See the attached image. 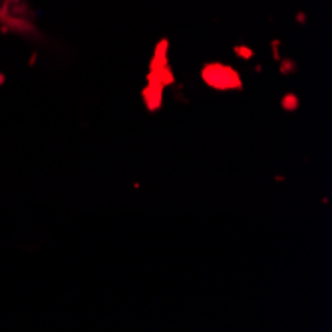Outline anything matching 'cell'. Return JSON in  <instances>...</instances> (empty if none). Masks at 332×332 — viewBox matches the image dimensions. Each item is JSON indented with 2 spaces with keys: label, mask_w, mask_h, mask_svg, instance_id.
Masks as SVG:
<instances>
[{
  "label": "cell",
  "mask_w": 332,
  "mask_h": 332,
  "mask_svg": "<svg viewBox=\"0 0 332 332\" xmlns=\"http://www.w3.org/2000/svg\"><path fill=\"white\" fill-rule=\"evenodd\" d=\"M199 78L213 92H243L245 88V82L239 70H235L231 64L219 60L205 62L199 70Z\"/></svg>",
  "instance_id": "6da1fadb"
},
{
  "label": "cell",
  "mask_w": 332,
  "mask_h": 332,
  "mask_svg": "<svg viewBox=\"0 0 332 332\" xmlns=\"http://www.w3.org/2000/svg\"><path fill=\"white\" fill-rule=\"evenodd\" d=\"M140 97L147 114H159L165 106V88L159 84L145 82V86L140 90Z\"/></svg>",
  "instance_id": "7a4b0ae2"
},
{
  "label": "cell",
  "mask_w": 332,
  "mask_h": 332,
  "mask_svg": "<svg viewBox=\"0 0 332 332\" xmlns=\"http://www.w3.org/2000/svg\"><path fill=\"white\" fill-rule=\"evenodd\" d=\"M145 82L159 84V86H163V88H171V86L177 82V78H175L173 68L167 64V66H161V68H151V70H147V74H145Z\"/></svg>",
  "instance_id": "3957f363"
},
{
  "label": "cell",
  "mask_w": 332,
  "mask_h": 332,
  "mask_svg": "<svg viewBox=\"0 0 332 332\" xmlns=\"http://www.w3.org/2000/svg\"><path fill=\"white\" fill-rule=\"evenodd\" d=\"M169 64V38H159L153 46V54L149 58V64H147V70L151 68H161Z\"/></svg>",
  "instance_id": "277c9868"
},
{
  "label": "cell",
  "mask_w": 332,
  "mask_h": 332,
  "mask_svg": "<svg viewBox=\"0 0 332 332\" xmlns=\"http://www.w3.org/2000/svg\"><path fill=\"white\" fill-rule=\"evenodd\" d=\"M279 106H281V110L286 112V114H294V112L301 110L303 99H301V95L296 94V92H285V94L281 95V99H279Z\"/></svg>",
  "instance_id": "5b68a950"
},
{
  "label": "cell",
  "mask_w": 332,
  "mask_h": 332,
  "mask_svg": "<svg viewBox=\"0 0 332 332\" xmlns=\"http://www.w3.org/2000/svg\"><path fill=\"white\" fill-rule=\"evenodd\" d=\"M279 72H281V76H294L296 72H298V62L294 60V58H281L279 60Z\"/></svg>",
  "instance_id": "8992f818"
},
{
  "label": "cell",
  "mask_w": 332,
  "mask_h": 332,
  "mask_svg": "<svg viewBox=\"0 0 332 332\" xmlns=\"http://www.w3.org/2000/svg\"><path fill=\"white\" fill-rule=\"evenodd\" d=\"M233 54L237 56L239 60H243V62H251L253 58H255V50L249 46V44H245V42H239L233 46Z\"/></svg>",
  "instance_id": "52a82bcc"
},
{
  "label": "cell",
  "mask_w": 332,
  "mask_h": 332,
  "mask_svg": "<svg viewBox=\"0 0 332 332\" xmlns=\"http://www.w3.org/2000/svg\"><path fill=\"white\" fill-rule=\"evenodd\" d=\"M171 88H173V97H175V99H179L181 104H189V99L183 95V88H185V86H183L181 82H175Z\"/></svg>",
  "instance_id": "ba28073f"
},
{
  "label": "cell",
  "mask_w": 332,
  "mask_h": 332,
  "mask_svg": "<svg viewBox=\"0 0 332 332\" xmlns=\"http://www.w3.org/2000/svg\"><path fill=\"white\" fill-rule=\"evenodd\" d=\"M281 46H283V42H281L279 38H273V40H271V54H273V60H277V62L283 58Z\"/></svg>",
  "instance_id": "9c48e42d"
},
{
  "label": "cell",
  "mask_w": 332,
  "mask_h": 332,
  "mask_svg": "<svg viewBox=\"0 0 332 332\" xmlns=\"http://www.w3.org/2000/svg\"><path fill=\"white\" fill-rule=\"evenodd\" d=\"M294 22L298 24V26H307V22H309L307 12H305V10H298V12L294 14Z\"/></svg>",
  "instance_id": "30bf717a"
},
{
  "label": "cell",
  "mask_w": 332,
  "mask_h": 332,
  "mask_svg": "<svg viewBox=\"0 0 332 332\" xmlns=\"http://www.w3.org/2000/svg\"><path fill=\"white\" fill-rule=\"evenodd\" d=\"M36 64H38V52H32L28 58V68H34Z\"/></svg>",
  "instance_id": "8fae6325"
},
{
  "label": "cell",
  "mask_w": 332,
  "mask_h": 332,
  "mask_svg": "<svg viewBox=\"0 0 332 332\" xmlns=\"http://www.w3.org/2000/svg\"><path fill=\"white\" fill-rule=\"evenodd\" d=\"M273 179H275V183H286V181H288V177H286V175H281V173L275 175Z\"/></svg>",
  "instance_id": "7c38bea8"
},
{
  "label": "cell",
  "mask_w": 332,
  "mask_h": 332,
  "mask_svg": "<svg viewBox=\"0 0 332 332\" xmlns=\"http://www.w3.org/2000/svg\"><path fill=\"white\" fill-rule=\"evenodd\" d=\"M4 84H6V74H4V72H0V88H2Z\"/></svg>",
  "instance_id": "4fadbf2b"
},
{
  "label": "cell",
  "mask_w": 332,
  "mask_h": 332,
  "mask_svg": "<svg viewBox=\"0 0 332 332\" xmlns=\"http://www.w3.org/2000/svg\"><path fill=\"white\" fill-rule=\"evenodd\" d=\"M253 70H255V74H261V72H262V64H257Z\"/></svg>",
  "instance_id": "5bb4252c"
},
{
  "label": "cell",
  "mask_w": 332,
  "mask_h": 332,
  "mask_svg": "<svg viewBox=\"0 0 332 332\" xmlns=\"http://www.w3.org/2000/svg\"><path fill=\"white\" fill-rule=\"evenodd\" d=\"M131 187H134V189H140V187H142V183H140V181H134V185H131Z\"/></svg>",
  "instance_id": "9a60e30c"
}]
</instances>
